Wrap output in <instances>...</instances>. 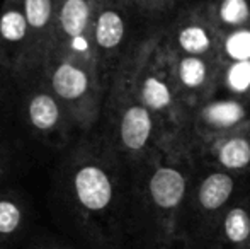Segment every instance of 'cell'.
<instances>
[{
  "label": "cell",
  "mask_w": 250,
  "mask_h": 249,
  "mask_svg": "<svg viewBox=\"0 0 250 249\" xmlns=\"http://www.w3.org/2000/svg\"><path fill=\"white\" fill-rule=\"evenodd\" d=\"M235 189V181L227 173H213L208 178H204L196 191V206H198L201 219L206 222V237H213V227L209 220L218 217L221 219L227 206L231 200Z\"/></svg>",
  "instance_id": "obj_2"
},
{
  "label": "cell",
  "mask_w": 250,
  "mask_h": 249,
  "mask_svg": "<svg viewBox=\"0 0 250 249\" xmlns=\"http://www.w3.org/2000/svg\"><path fill=\"white\" fill-rule=\"evenodd\" d=\"M89 79L85 72L70 63H63L56 68L53 75V89L58 96L65 99H77L87 91Z\"/></svg>",
  "instance_id": "obj_5"
},
{
  "label": "cell",
  "mask_w": 250,
  "mask_h": 249,
  "mask_svg": "<svg viewBox=\"0 0 250 249\" xmlns=\"http://www.w3.org/2000/svg\"><path fill=\"white\" fill-rule=\"evenodd\" d=\"M228 57L233 58L235 62L250 60V31L238 29L233 34H230L225 43Z\"/></svg>",
  "instance_id": "obj_16"
},
{
  "label": "cell",
  "mask_w": 250,
  "mask_h": 249,
  "mask_svg": "<svg viewBox=\"0 0 250 249\" xmlns=\"http://www.w3.org/2000/svg\"><path fill=\"white\" fill-rule=\"evenodd\" d=\"M227 82L235 92H245L250 87V60L235 62L227 73Z\"/></svg>",
  "instance_id": "obj_18"
},
{
  "label": "cell",
  "mask_w": 250,
  "mask_h": 249,
  "mask_svg": "<svg viewBox=\"0 0 250 249\" xmlns=\"http://www.w3.org/2000/svg\"><path fill=\"white\" fill-rule=\"evenodd\" d=\"M204 118L216 126H231L244 118V108L235 101H220L206 108Z\"/></svg>",
  "instance_id": "obj_11"
},
{
  "label": "cell",
  "mask_w": 250,
  "mask_h": 249,
  "mask_svg": "<svg viewBox=\"0 0 250 249\" xmlns=\"http://www.w3.org/2000/svg\"><path fill=\"white\" fill-rule=\"evenodd\" d=\"M44 249H68V248H63V246H48Z\"/></svg>",
  "instance_id": "obj_20"
},
{
  "label": "cell",
  "mask_w": 250,
  "mask_h": 249,
  "mask_svg": "<svg viewBox=\"0 0 250 249\" xmlns=\"http://www.w3.org/2000/svg\"><path fill=\"white\" fill-rule=\"evenodd\" d=\"M218 160L227 169H244L250 164V143L244 138H231L225 142L218 154Z\"/></svg>",
  "instance_id": "obj_9"
},
{
  "label": "cell",
  "mask_w": 250,
  "mask_h": 249,
  "mask_svg": "<svg viewBox=\"0 0 250 249\" xmlns=\"http://www.w3.org/2000/svg\"><path fill=\"white\" fill-rule=\"evenodd\" d=\"M151 132V118L145 108L133 106L123 116L121 138L128 149L138 150L146 143Z\"/></svg>",
  "instance_id": "obj_4"
},
{
  "label": "cell",
  "mask_w": 250,
  "mask_h": 249,
  "mask_svg": "<svg viewBox=\"0 0 250 249\" xmlns=\"http://www.w3.org/2000/svg\"><path fill=\"white\" fill-rule=\"evenodd\" d=\"M51 14V0H26V19L29 26L43 27Z\"/></svg>",
  "instance_id": "obj_19"
},
{
  "label": "cell",
  "mask_w": 250,
  "mask_h": 249,
  "mask_svg": "<svg viewBox=\"0 0 250 249\" xmlns=\"http://www.w3.org/2000/svg\"><path fill=\"white\" fill-rule=\"evenodd\" d=\"M24 229V210L16 200L0 198V249L17 239Z\"/></svg>",
  "instance_id": "obj_6"
},
{
  "label": "cell",
  "mask_w": 250,
  "mask_h": 249,
  "mask_svg": "<svg viewBox=\"0 0 250 249\" xmlns=\"http://www.w3.org/2000/svg\"><path fill=\"white\" fill-rule=\"evenodd\" d=\"M220 17L223 23L238 26L249 17V3L245 0H225L220 7Z\"/></svg>",
  "instance_id": "obj_17"
},
{
  "label": "cell",
  "mask_w": 250,
  "mask_h": 249,
  "mask_svg": "<svg viewBox=\"0 0 250 249\" xmlns=\"http://www.w3.org/2000/svg\"><path fill=\"white\" fill-rule=\"evenodd\" d=\"M143 101L151 110H164L170 103V91L162 80L150 77L143 84Z\"/></svg>",
  "instance_id": "obj_13"
},
{
  "label": "cell",
  "mask_w": 250,
  "mask_h": 249,
  "mask_svg": "<svg viewBox=\"0 0 250 249\" xmlns=\"http://www.w3.org/2000/svg\"><path fill=\"white\" fill-rule=\"evenodd\" d=\"M211 244L213 249H250V210L228 206L214 227Z\"/></svg>",
  "instance_id": "obj_3"
},
{
  "label": "cell",
  "mask_w": 250,
  "mask_h": 249,
  "mask_svg": "<svg viewBox=\"0 0 250 249\" xmlns=\"http://www.w3.org/2000/svg\"><path fill=\"white\" fill-rule=\"evenodd\" d=\"M125 34V23L112 10H105L99 16L96 26V40L102 48H114L121 43Z\"/></svg>",
  "instance_id": "obj_8"
},
{
  "label": "cell",
  "mask_w": 250,
  "mask_h": 249,
  "mask_svg": "<svg viewBox=\"0 0 250 249\" xmlns=\"http://www.w3.org/2000/svg\"><path fill=\"white\" fill-rule=\"evenodd\" d=\"M179 75L184 86L198 87L206 79V65L198 57H188L179 65Z\"/></svg>",
  "instance_id": "obj_15"
},
{
  "label": "cell",
  "mask_w": 250,
  "mask_h": 249,
  "mask_svg": "<svg viewBox=\"0 0 250 249\" xmlns=\"http://www.w3.org/2000/svg\"><path fill=\"white\" fill-rule=\"evenodd\" d=\"M27 19L17 10H7L0 19V34L7 41H19L26 36Z\"/></svg>",
  "instance_id": "obj_14"
},
{
  "label": "cell",
  "mask_w": 250,
  "mask_h": 249,
  "mask_svg": "<svg viewBox=\"0 0 250 249\" xmlns=\"http://www.w3.org/2000/svg\"><path fill=\"white\" fill-rule=\"evenodd\" d=\"M73 193L87 222H90V237L97 249H107L102 220L114 202V186L105 171L97 166H83L73 176Z\"/></svg>",
  "instance_id": "obj_1"
},
{
  "label": "cell",
  "mask_w": 250,
  "mask_h": 249,
  "mask_svg": "<svg viewBox=\"0 0 250 249\" xmlns=\"http://www.w3.org/2000/svg\"><path fill=\"white\" fill-rule=\"evenodd\" d=\"M89 21V5L85 0H66L60 12V23L68 36L79 38Z\"/></svg>",
  "instance_id": "obj_7"
},
{
  "label": "cell",
  "mask_w": 250,
  "mask_h": 249,
  "mask_svg": "<svg viewBox=\"0 0 250 249\" xmlns=\"http://www.w3.org/2000/svg\"><path fill=\"white\" fill-rule=\"evenodd\" d=\"M31 123L40 130H50L58 121V106L48 94H40L29 104Z\"/></svg>",
  "instance_id": "obj_10"
},
{
  "label": "cell",
  "mask_w": 250,
  "mask_h": 249,
  "mask_svg": "<svg viewBox=\"0 0 250 249\" xmlns=\"http://www.w3.org/2000/svg\"><path fill=\"white\" fill-rule=\"evenodd\" d=\"M179 43H181L182 50L191 53L192 57L201 55L209 48V36L208 33L199 26H189L181 31L179 34Z\"/></svg>",
  "instance_id": "obj_12"
}]
</instances>
